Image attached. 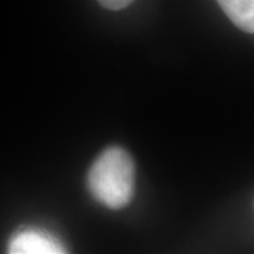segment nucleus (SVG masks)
I'll list each match as a JSON object with an SVG mask.
<instances>
[{
	"label": "nucleus",
	"mask_w": 254,
	"mask_h": 254,
	"mask_svg": "<svg viewBox=\"0 0 254 254\" xmlns=\"http://www.w3.org/2000/svg\"><path fill=\"white\" fill-rule=\"evenodd\" d=\"M11 254H58L65 253L64 246L55 237L41 230L26 229L11 237L9 243Z\"/></svg>",
	"instance_id": "f03ea898"
},
{
	"label": "nucleus",
	"mask_w": 254,
	"mask_h": 254,
	"mask_svg": "<svg viewBox=\"0 0 254 254\" xmlns=\"http://www.w3.org/2000/svg\"><path fill=\"white\" fill-rule=\"evenodd\" d=\"M100 6H103L105 9L109 10H122L127 7L128 4H131L134 0H98Z\"/></svg>",
	"instance_id": "20e7f679"
},
{
	"label": "nucleus",
	"mask_w": 254,
	"mask_h": 254,
	"mask_svg": "<svg viewBox=\"0 0 254 254\" xmlns=\"http://www.w3.org/2000/svg\"><path fill=\"white\" fill-rule=\"evenodd\" d=\"M218 3L232 23L254 34V0H218Z\"/></svg>",
	"instance_id": "7ed1b4c3"
},
{
	"label": "nucleus",
	"mask_w": 254,
	"mask_h": 254,
	"mask_svg": "<svg viewBox=\"0 0 254 254\" xmlns=\"http://www.w3.org/2000/svg\"><path fill=\"white\" fill-rule=\"evenodd\" d=\"M134 161L119 145L102 151L88 173V190L93 199L109 209L127 206L134 195Z\"/></svg>",
	"instance_id": "f257e3e1"
}]
</instances>
